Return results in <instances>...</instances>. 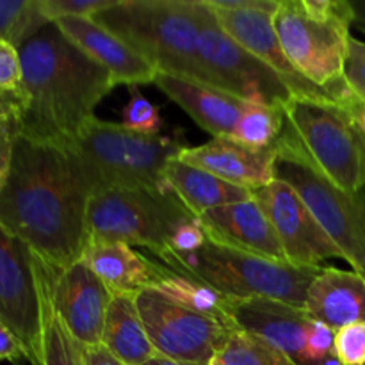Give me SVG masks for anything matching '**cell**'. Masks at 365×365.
Segmentation results:
<instances>
[{
  "instance_id": "cell-1",
  "label": "cell",
  "mask_w": 365,
  "mask_h": 365,
  "mask_svg": "<svg viewBox=\"0 0 365 365\" xmlns=\"http://www.w3.org/2000/svg\"><path fill=\"white\" fill-rule=\"evenodd\" d=\"M91 191L71 148L18 134L0 225L56 269L82 259Z\"/></svg>"
},
{
  "instance_id": "cell-2",
  "label": "cell",
  "mask_w": 365,
  "mask_h": 365,
  "mask_svg": "<svg viewBox=\"0 0 365 365\" xmlns=\"http://www.w3.org/2000/svg\"><path fill=\"white\" fill-rule=\"evenodd\" d=\"M20 56L24 88L18 134L71 148L116 84L53 24L29 39Z\"/></svg>"
},
{
  "instance_id": "cell-3",
  "label": "cell",
  "mask_w": 365,
  "mask_h": 365,
  "mask_svg": "<svg viewBox=\"0 0 365 365\" xmlns=\"http://www.w3.org/2000/svg\"><path fill=\"white\" fill-rule=\"evenodd\" d=\"M274 31L296 70L335 102L359 114L365 103L348 86V57L355 9L348 0H280L273 18Z\"/></svg>"
},
{
  "instance_id": "cell-4",
  "label": "cell",
  "mask_w": 365,
  "mask_h": 365,
  "mask_svg": "<svg viewBox=\"0 0 365 365\" xmlns=\"http://www.w3.org/2000/svg\"><path fill=\"white\" fill-rule=\"evenodd\" d=\"M95 20L157 73L209 84L198 52V0H116Z\"/></svg>"
},
{
  "instance_id": "cell-5",
  "label": "cell",
  "mask_w": 365,
  "mask_h": 365,
  "mask_svg": "<svg viewBox=\"0 0 365 365\" xmlns=\"http://www.w3.org/2000/svg\"><path fill=\"white\" fill-rule=\"evenodd\" d=\"M284 127L274 146L291 150L346 192L365 185V128L334 102L296 98L282 106Z\"/></svg>"
},
{
  "instance_id": "cell-6",
  "label": "cell",
  "mask_w": 365,
  "mask_h": 365,
  "mask_svg": "<svg viewBox=\"0 0 365 365\" xmlns=\"http://www.w3.org/2000/svg\"><path fill=\"white\" fill-rule=\"evenodd\" d=\"M185 148L180 138L146 135L95 118L71 146L91 196L110 189H164L168 164Z\"/></svg>"
},
{
  "instance_id": "cell-7",
  "label": "cell",
  "mask_w": 365,
  "mask_h": 365,
  "mask_svg": "<svg viewBox=\"0 0 365 365\" xmlns=\"http://www.w3.org/2000/svg\"><path fill=\"white\" fill-rule=\"evenodd\" d=\"M160 262L234 299L267 298L305 309L307 292L321 267H298L239 252L207 239L192 253L166 252Z\"/></svg>"
},
{
  "instance_id": "cell-8",
  "label": "cell",
  "mask_w": 365,
  "mask_h": 365,
  "mask_svg": "<svg viewBox=\"0 0 365 365\" xmlns=\"http://www.w3.org/2000/svg\"><path fill=\"white\" fill-rule=\"evenodd\" d=\"M195 214L164 189H110L91 196L88 241H116L143 246L163 255L182 225Z\"/></svg>"
},
{
  "instance_id": "cell-9",
  "label": "cell",
  "mask_w": 365,
  "mask_h": 365,
  "mask_svg": "<svg viewBox=\"0 0 365 365\" xmlns=\"http://www.w3.org/2000/svg\"><path fill=\"white\" fill-rule=\"evenodd\" d=\"M274 148V178L291 185L334 241L342 259L365 278V185L346 192L291 150Z\"/></svg>"
},
{
  "instance_id": "cell-10",
  "label": "cell",
  "mask_w": 365,
  "mask_h": 365,
  "mask_svg": "<svg viewBox=\"0 0 365 365\" xmlns=\"http://www.w3.org/2000/svg\"><path fill=\"white\" fill-rule=\"evenodd\" d=\"M198 52L214 88L260 106L282 107L292 98L282 78L221 27L207 0H198Z\"/></svg>"
},
{
  "instance_id": "cell-11",
  "label": "cell",
  "mask_w": 365,
  "mask_h": 365,
  "mask_svg": "<svg viewBox=\"0 0 365 365\" xmlns=\"http://www.w3.org/2000/svg\"><path fill=\"white\" fill-rule=\"evenodd\" d=\"M135 303L152 346L168 359L210 364L234 334L220 321L192 312L157 289L138 292Z\"/></svg>"
},
{
  "instance_id": "cell-12",
  "label": "cell",
  "mask_w": 365,
  "mask_h": 365,
  "mask_svg": "<svg viewBox=\"0 0 365 365\" xmlns=\"http://www.w3.org/2000/svg\"><path fill=\"white\" fill-rule=\"evenodd\" d=\"M207 4L216 13L221 27L239 45L264 61L292 96L337 103L328 89L307 81L289 61L273 24L280 0H207Z\"/></svg>"
},
{
  "instance_id": "cell-13",
  "label": "cell",
  "mask_w": 365,
  "mask_h": 365,
  "mask_svg": "<svg viewBox=\"0 0 365 365\" xmlns=\"http://www.w3.org/2000/svg\"><path fill=\"white\" fill-rule=\"evenodd\" d=\"M0 327L16 337L27 364L41 365V296L36 253L0 225Z\"/></svg>"
},
{
  "instance_id": "cell-14",
  "label": "cell",
  "mask_w": 365,
  "mask_h": 365,
  "mask_svg": "<svg viewBox=\"0 0 365 365\" xmlns=\"http://www.w3.org/2000/svg\"><path fill=\"white\" fill-rule=\"evenodd\" d=\"M253 198L273 223L289 264L321 267L323 260L342 259L337 246L291 185L274 178L269 185L253 191Z\"/></svg>"
},
{
  "instance_id": "cell-15",
  "label": "cell",
  "mask_w": 365,
  "mask_h": 365,
  "mask_svg": "<svg viewBox=\"0 0 365 365\" xmlns=\"http://www.w3.org/2000/svg\"><path fill=\"white\" fill-rule=\"evenodd\" d=\"M227 323L232 330L253 335L280 349L296 365H310L307 339L312 317L305 309L267 298H230Z\"/></svg>"
},
{
  "instance_id": "cell-16",
  "label": "cell",
  "mask_w": 365,
  "mask_h": 365,
  "mask_svg": "<svg viewBox=\"0 0 365 365\" xmlns=\"http://www.w3.org/2000/svg\"><path fill=\"white\" fill-rule=\"evenodd\" d=\"M52 299L57 314L82 346L102 344L113 294L84 260L53 269Z\"/></svg>"
},
{
  "instance_id": "cell-17",
  "label": "cell",
  "mask_w": 365,
  "mask_h": 365,
  "mask_svg": "<svg viewBox=\"0 0 365 365\" xmlns=\"http://www.w3.org/2000/svg\"><path fill=\"white\" fill-rule=\"evenodd\" d=\"M207 239L239 252L289 264L273 223L255 198L217 207L198 217Z\"/></svg>"
},
{
  "instance_id": "cell-18",
  "label": "cell",
  "mask_w": 365,
  "mask_h": 365,
  "mask_svg": "<svg viewBox=\"0 0 365 365\" xmlns=\"http://www.w3.org/2000/svg\"><path fill=\"white\" fill-rule=\"evenodd\" d=\"M178 159L252 192L274 180V148H252L234 138H212L205 145L185 146Z\"/></svg>"
},
{
  "instance_id": "cell-19",
  "label": "cell",
  "mask_w": 365,
  "mask_h": 365,
  "mask_svg": "<svg viewBox=\"0 0 365 365\" xmlns=\"http://www.w3.org/2000/svg\"><path fill=\"white\" fill-rule=\"evenodd\" d=\"M53 25L86 56L98 63L116 86L130 88L155 81V68L95 18H61Z\"/></svg>"
},
{
  "instance_id": "cell-20",
  "label": "cell",
  "mask_w": 365,
  "mask_h": 365,
  "mask_svg": "<svg viewBox=\"0 0 365 365\" xmlns=\"http://www.w3.org/2000/svg\"><path fill=\"white\" fill-rule=\"evenodd\" d=\"M153 84L212 138H234L235 127L250 103L220 88L175 75L157 73Z\"/></svg>"
},
{
  "instance_id": "cell-21",
  "label": "cell",
  "mask_w": 365,
  "mask_h": 365,
  "mask_svg": "<svg viewBox=\"0 0 365 365\" xmlns=\"http://www.w3.org/2000/svg\"><path fill=\"white\" fill-rule=\"evenodd\" d=\"M82 260L103 282L110 294H138L157 287L173 269L150 260L132 246L116 241H88Z\"/></svg>"
},
{
  "instance_id": "cell-22",
  "label": "cell",
  "mask_w": 365,
  "mask_h": 365,
  "mask_svg": "<svg viewBox=\"0 0 365 365\" xmlns=\"http://www.w3.org/2000/svg\"><path fill=\"white\" fill-rule=\"evenodd\" d=\"M305 310L335 331L365 323V278L355 271L321 267L307 292Z\"/></svg>"
},
{
  "instance_id": "cell-23",
  "label": "cell",
  "mask_w": 365,
  "mask_h": 365,
  "mask_svg": "<svg viewBox=\"0 0 365 365\" xmlns=\"http://www.w3.org/2000/svg\"><path fill=\"white\" fill-rule=\"evenodd\" d=\"M164 177H166L170 191L196 217L217 207L245 202L253 196V192L248 189L221 180L209 171L191 166L178 157L168 164Z\"/></svg>"
},
{
  "instance_id": "cell-24",
  "label": "cell",
  "mask_w": 365,
  "mask_h": 365,
  "mask_svg": "<svg viewBox=\"0 0 365 365\" xmlns=\"http://www.w3.org/2000/svg\"><path fill=\"white\" fill-rule=\"evenodd\" d=\"M102 346L125 365H145L157 355L139 316L135 294L113 296L106 316Z\"/></svg>"
},
{
  "instance_id": "cell-25",
  "label": "cell",
  "mask_w": 365,
  "mask_h": 365,
  "mask_svg": "<svg viewBox=\"0 0 365 365\" xmlns=\"http://www.w3.org/2000/svg\"><path fill=\"white\" fill-rule=\"evenodd\" d=\"M53 269L56 267L36 255L41 296V365H84V346L71 335L53 307Z\"/></svg>"
},
{
  "instance_id": "cell-26",
  "label": "cell",
  "mask_w": 365,
  "mask_h": 365,
  "mask_svg": "<svg viewBox=\"0 0 365 365\" xmlns=\"http://www.w3.org/2000/svg\"><path fill=\"white\" fill-rule=\"evenodd\" d=\"M157 291L166 294L173 302L180 303V305L187 307L192 312H198L202 316L212 317V319L220 321L225 327L227 323V307L230 298L220 294L216 289L209 287L203 282L196 280V278L187 277V274H180L171 271L164 280L157 284ZM230 328V327H228ZM235 331V330H234Z\"/></svg>"
},
{
  "instance_id": "cell-27",
  "label": "cell",
  "mask_w": 365,
  "mask_h": 365,
  "mask_svg": "<svg viewBox=\"0 0 365 365\" xmlns=\"http://www.w3.org/2000/svg\"><path fill=\"white\" fill-rule=\"evenodd\" d=\"M282 127H284L282 107L248 103L237 127H235L234 139L252 146V148H273L277 139L280 138Z\"/></svg>"
},
{
  "instance_id": "cell-28",
  "label": "cell",
  "mask_w": 365,
  "mask_h": 365,
  "mask_svg": "<svg viewBox=\"0 0 365 365\" xmlns=\"http://www.w3.org/2000/svg\"><path fill=\"white\" fill-rule=\"evenodd\" d=\"M50 25L39 11L38 0H0V38L18 48Z\"/></svg>"
},
{
  "instance_id": "cell-29",
  "label": "cell",
  "mask_w": 365,
  "mask_h": 365,
  "mask_svg": "<svg viewBox=\"0 0 365 365\" xmlns=\"http://www.w3.org/2000/svg\"><path fill=\"white\" fill-rule=\"evenodd\" d=\"M216 360L220 365H296L280 349L242 331L230 335Z\"/></svg>"
},
{
  "instance_id": "cell-30",
  "label": "cell",
  "mask_w": 365,
  "mask_h": 365,
  "mask_svg": "<svg viewBox=\"0 0 365 365\" xmlns=\"http://www.w3.org/2000/svg\"><path fill=\"white\" fill-rule=\"evenodd\" d=\"M130 100L123 109V121L121 125L128 130L139 132L146 135H157L163 128L160 109L153 106L145 95L138 89V86H130Z\"/></svg>"
},
{
  "instance_id": "cell-31",
  "label": "cell",
  "mask_w": 365,
  "mask_h": 365,
  "mask_svg": "<svg viewBox=\"0 0 365 365\" xmlns=\"http://www.w3.org/2000/svg\"><path fill=\"white\" fill-rule=\"evenodd\" d=\"M116 0H38L39 11L48 24L61 18H95Z\"/></svg>"
},
{
  "instance_id": "cell-32",
  "label": "cell",
  "mask_w": 365,
  "mask_h": 365,
  "mask_svg": "<svg viewBox=\"0 0 365 365\" xmlns=\"http://www.w3.org/2000/svg\"><path fill=\"white\" fill-rule=\"evenodd\" d=\"M24 66L20 48L6 38H0V96H14L21 100Z\"/></svg>"
},
{
  "instance_id": "cell-33",
  "label": "cell",
  "mask_w": 365,
  "mask_h": 365,
  "mask_svg": "<svg viewBox=\"0 0 365 365\" xmlns=\"http://www.w3.org/2000/svg\"><path fill=\"white\" fill-rule=\"evenodd\" d=\"M334 355L342 365H365V323L348 324L335 331Z\"/></svg>"
},
{
  "instance_id": "cell-34",
  "label": "cell",
  "mask_w": 365,
  "mask_h": 365,
  "mask_svg": "<svg viewBox=\"0 0 365 365\" xmlns=\"http://www.w3.org/2000/svg\"><path fill=\"white\" fill-rule=\"evenodd\" d=\"M344 78L351 91L365 103V41L349 39L348 57L344 64Z\"/></svg>"
},
{
  "instance_id": "cell-35",
  "label": "cell",
  "mask_w": 365,
  "mask_h": 365,
  "mask_svg": "<svg viewBox=\"0 0 365 365\" xmlns=\"http://www.w3.org/2000/svg\"><path fill=\"white\" fill-rule=\"evenodd\" d=\"M335 330L321 321L312 319L307 339V359L310 365H319L324 359L334 355Z\"/></svg>"
},
{
  "instance_id": "cell-36",
  "label": "cell",
  "mask_w": 365,
  "mask_h": 365,
  "mask_svg": "<svg viewBox=\"0 0 365 365\" xmlns=\"http://www.w3.org/2000/svg\"><path fill=\"white\" fill-rule=\"evenodd\" d=\"M18 138L16 114L0 116V192L9 177L11 163H13L14 143Z\"/></svg>"
},
{
  "instance_id": "cell-37",
  "label": "cell",
  "mask_w": 365,
  "mask_h": 365,
  "mask_svg": "<svg viewBox=\"0 0 365 365\" xmlns=\"http://www.w3.org/2000/svg\"><path fill=\"white\" fill-rule=\"evenodd\" d=\"M207 242V235L203 232L202 225H200L198 217L189 223L182 225L177 232L173 234L170 241V248L166 252H175V253H192L196 250L202 248L203 245ZM164 252V253H166ZM163 253V255H164ZM160 255V257H163ZM159 257V259H160Z\"/></svg>"
},
{
  "instance_id": "cell-38",
  "label": "cell",
  "mask_w": 365,
  "mask_h": 365,
  "mask_svg": "<svg viewBox=\"0 0 365 365\" xmlns=\"http://www.w3.org/2000/svg\"><path fill=\"white\" fill-rule=\"evenodd\" d=\"M0 362H11L16 365L27 362V355H25L21 344L4 327H0Z\"/></svg>"
},
{
  "instance_id": "cell-39",
  "label": "cell",
  "mask_w": 365,
  "mask_h": 365,
  "mask_svg": "<svg viewBox=\"0 0 365 365\" xmlns=\"http://www.w3.org/2000/svg\"><path fill=\"white\" fill-rule=\"evenodd\" d=\"M84 365H125L102 344L84 346Z\"/></svg>"
},
{
  "instance_id": "cell-40",
  "label": "cell",
  "mask_w": 365,
  "mask_h": 365,
  "mask_svg": "<svg viewBox=\"0 0 365 365\" xmlns=\"http://www.w3.org/2000/svg\"><path fill=\"white\" fill-rule=\"evenodd\" d=\"M20 98H14V96H0V116H6V114H16L18 107H20Z\"/></svg>"
},
{
  "instance_id": "cell-41",
  "label": "cell",
  "mask_w": 365,
  "mask_h": 365,
  "mask_svg": "<svg viewBox=\"0 0 365 365\" xmlns=\"http://www.w3.org/2000/svg\"><path fill=\"white\" fill-rule=\"evenodd\" d=\"M145 365H209V364H195V362H182V360L168 359V356H163L157 353L153 359H150Z\"/></svg>"
},
{
  "instance_id": "cell-42",
  "label": "cell",
  "mask_w": 365,
  "mask_h": 365,
  "mask_svg": "<svg viewBox=\"0 0 365 365\" xmlns=\"http://www.w3.org/2000/svg\"><path fill=\"white\" fill-rule=\"evenodd\" d=\"M356 118H359L360 123H362V125H364V128H365V107H364L362 110H360L359 114H356Z\"/></svg>"
},
{
  "instance_id": "cell-43",
  "label": "cell",
  "mask_w": 365,
  "mask_h": 365,
  "mask_svg": "<svg viewBox=\"0 0 365 365\" xmlns=\"http://www.w3.org/2000/svg\"><path fill=\"white\" fill-rule=\"evenodd\" d=\"M356 25H359V27H360V31H362L364 34H365V24H356Z\"/></svg>"
},
{
  "instance_id": "cell-44",
  "label": "cell",
  "mask_w": 365,
  "mask_h": 365,
  "mask_svg": "<svg viewBox=\"0 0 365 365\" xmlns=\"http://www.w3.org/2000/svg\"><path fill=\"white\" fill-rule=\"evenodd\" d=\"M209 365H220V362H217V360H216V359H214V360H212V362H210Z\"/></svg>"
}]
</instances>
